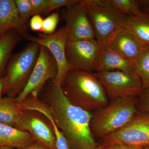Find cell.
I'll list each match as a JSON object with an SVG mask.
<instances>
[{
    "mask_svg": "<svg viewBox=\"0 0 149 149\" xmlns=\"http://www.w3.org/2000/svg\"><path fill=\"white\" fill-rule=\"evenodd\" d=\"M40 95L70 149H97L90 127L93 113L71 104L61 87L54 85L51 80L46 83Z\"/></svg>",
    "mask_w": 149,
    "mask_h": 149,
    "instance_id": "cell-1",
    "label": "cell"
},
{
    "mask_svg": "<svg viewBox=\"0 0 149 149\" xmlns=\"http://www.w3.org/2000/svg\"><path fill=\"white\" fill-rule=\"evenodd\" d=\"M61 87L71 104L87 111L93 113L109 104L103 86L91 71L70 70Z\"/></svg>",
    "mask_w": 149,
    "mask_h": 149,
    "instance_id": "cell-2",
    "label": "cell"
},
{
    "mask_svg": "<svg viewBox=\"0 0 149 149\" xmlns=\"http://www.w3.org/2000/svg\"><path fill=\"white\" fill-rule=\"evenodd\" d=\"M138 97L115 99L103 108L93 112L90 123L95 139H102L125 127L136 113Z\"/></svg>",
    "mask_w": 149,
    "mask_h": 149,
    "instance_id": "cell-3",
    "label": "cell"
},
{
    "mask_svg": "<svg viewBox=\"0 0 149 149\" xmlns=\"http://www.w3.org/2000/svg\"><path fill=\"white\" fill-rule=\"evenodd\" d=\"M93 28L95 39L107 45L123 27L126 16L113 5L110 0H80Z\"/></svg>",
    "mask_w": 149,
    "mask_h": 149,
    "instance_id": "cell-4",
    "label": "cell"
},
{
    "mask_svg": "<svg viewBox=\"0 0 149 149\" xmlns=\"http://www.w3.org/2000/svg\"><path fill=\"white\" fill-rule=\"evenodd\" d=\"M40 52V46L30 42L13 56L7 66L5 74L4 94L15 98L25 89Z\"/></svg>",
    "mask_w": 149,
    "mask_h": 149,
    "instance_id": "cell-5",
    "label": "cell"
},
{
    "mask_svg": "<svg viewBox=\"0 0 149 149\" xmlns=\"http://www.w3.org/2000/svg\"><path fill=\"white\" fill-rule=\"evenodd\" d=\"M95 74L111 101L120 98L138 97L144 89L136 74L120 70L101 71Z\"/></svg>",
    "mask_w": 149,
    "mask_h": 149,
    "instance_id": "cell-6",
    "label": "cell"
},
{
    "mask_svg": "<svg viewBox=\"0 0 149 149\" xmlns=\"http://www.w3.org/2000/svg\"><path fill=\"white\" fill-rule=\"evenodd\" d=\"M58 72V67L54 58L47 48L40 46V52L31 77L24 91L15 100L22 103L27 96L39 97L48 81H54Z\"/></svg>",
    "mask_w": 149,
    "mask_h": 149,
    "instance_id": "cell-7",
    "label": "cell"
},
{
    "mask_svg": "<svg viewBox=\"0 0 149 149\" xmlns=\"http://www.w3.org/2000/svg\"><path fill=\"white\" fill-rule=\"evenodd\" d=\"M102 140L103 144H120L138 149L149 147V115L137 112L125 127Z\"/></svg>",
    "mask_w": 149,
    "mask_h": 149,
    "instance_id": "cell-8",
    "label": "cell"
},
{
    "mask_svg": "<svg viewBox=\"0 0 149 149\" xmlns=\"http://www.w3.org/2000/svg\"><path fill=\"white\" fill-rule=\"evenodd\" d=\"M30 134L33 140L49 149H57L54 130L49 120L40 112L22 110L20 120L16 127Z\"/></svg>",
    "mask_w": 149,
    "mask_h": 149,
    "instance_id": "cell-9",
    "label": "cell"
},
{
    "mask_svg": "<svg viewBox=\"0 0 149 149\" xmlns=\"http://www.w3.org/2000/svg\"><path fill=\"white\" fill-rule=\"evenodd\" d=\"M102 46L95 39L67 43L65 55L70 70L95 71Z\"/></svg>",
    "mask_w": 149,
    "mask_h": 149,
    "instance_id": "cell-10",
    "label": "cell"
},
{
    "mask_svg": "<svg viewBox=\"0 0 149 149\" xmlns=\"http://www.w3.org/2000/svg\"><path fill=\"white\" fill-rule=\"evenodd\" d=\"M40 46L47 48L50 52L58 67V72L56 79L52 83L57 87H61L68 72L70 70L65 55L67 42V30L65 26L61 27L52 35L39 33L37 37L32 36L29 40Z\"/></svg>",
    "mask_w": 149,
    "mask_h": 149,
    "instance_id": "cell-11",
    "label": "cell"
},
{
    "mask_svg": "<svg viewBox=\"0 0 149 149\" xmlns=\"http://www.w3.org/2000/svg\"><path fill=\"white\" fill-rule=\"evenodd\" d=\"M61 13L67 30V44L95 39L89 17L80 1L71 6L63 8Z\"/></svg>",
    "mask_w": 149,
    "mask_h": 149,
    "instance_id": "cell-12",
    "label": "cell"
},
{
    "mask_svg": "<svg viewBox=\"0 0 149 149\" xmlns=\"http://www.w3.org/2000/svg\"><path fill=\"white\" fill-rule=\"evenodd\" d=\"M107 45L133 63L146 47L133 32L125 27H121Z\"/></svg>",
    "mask_w": 149,
    "mask_h": 149,
    "instance_id": "cell-13",
    "label": "cell"
},
{
    "mask_svg": "<svg viewBox=\"0 0 149 149\" xmlns=\"http://www.w3.org/2000/svg\"><path fill=\"white\" fill-rule=\"evenodd\" d=\"M11 29L28 41L32 37L19 17L14 0H0V37Z\"/></svg>",
    "mask_w": 149,
    "mask_h": 149,
    "instance_id": "cell-14",
    "label": "cell"
},
{
    "mask_svg": "<svg viewBox=\"0 0 149 149\" xmlns=\"http://www.w3.org/2000/svg\"><path fill=\"white\" fill-rule=\"evenodd\" d=\"M120 70L136 74L134 63L128 58L112 50L107 45H102L96 65V72Z\"/></svg>",
    "mask_w": 149,
    "mask_h": 149,
    "instance_id": "cell-15",
    "label": "cell"
},
{
    "mask_svg": "<svg viewBox=\"0 0 149 149\" xmlns=\"http://www.w3.org/2000/svg\"><path fill=\"white\" fill-rule=\"evenodd\" d=\"M123 27L130 29L144 45L149 46V5L144 0V5L140 12L126 16Z\"/></svg>",
    "mask_w": 149,
    "mask_h": 149,
    "instance_id": "cell-16",
    "label": "cell"
},
{
    "mask_svg": "<svg viewBox=\"0 0 149 149\" xmlns=\"http://www.w3.org/2000/svg\"><path fill=\"white\" fill-rule=\"evenodd\" d=\"M33 142V138L28 132L0 122V146H11L18 149Z\"/></svg>",
    "mask_w": 149,
    "mask_h": 149,
    "instance_id": "cell-17",
    "label": "cell"
},
{
    "mask_svg": "<svg viewBox=\"0 0 149 149\" xmlns=\"http://www.w3.org/2000/svg\"><path fill=\"white\" fill-rule=\"evenodd\" d=\"M22 39L14 29L0 37V78L4 76L12 51Z\"/></svg>",
    "mask_w": 149,
    "mask_h": 149,
    "instance_id": "cell-18",
    "label": "cell"
},
{
    "mask_svg": "<svg viewBox=\"0 0 149 149\" xmlns=\"http://www.w3.org/2000/svg\"><path fill=\"white\" fill-rule=\"evenodd\" d=\"M22 113L15 98L6 97L0 101V122L16 128Z\"/></svg>",
    "mask_w": 149,
    "mask_h": 149,
    "instance_id": "cell-19",
    "label": "cell"
},
{
    "mask_svg": "<svg viewBox=\"0 0 149 149\" xmlns=\"http://www.w3.org/2000/svg\"><path fill=\"white\" fill-rule=\"evenodd\" d=\"M136 73L142 81L144 89L149 87V46L146 48L134 63Z\"/></svg>",
    "mask_w": 149,
    "mask_h": 149,
    "instance_id": "cell-20",
    "label": "cell"
},
{
    "mask_svg": "<svg viewBox=\"0 0 149 149\" xmlns=\"http://www.w3.org/2000/svg\"><path fill=\"white\" fill-rule=\"evenodd\" d=\"M110 1L116 8L126 16L137 14L140 12L144 5V0H110Z\"/></svg>",
    "mask_w": 149,
    "mask_h": 149,
    "instance_id": "cell-21",
    "label": "cell"
},
{
    "mask_svg": "<svg viewBox=\"0 0 149 149\" xmlns=\"http://www.w3.org/2000/svg\"><path fill=\"white\" fill-rule=\"evenodd\" d=\"M14 2L21 21L28 27L29 19L32 16L31 1L30 0H14Z\"/></svg>",
    "mask_w": 149,
    "mask_h": 149,
    "instance_id": "cell-22",
    "label": "cell"
},
{
    "mask_svg": "<svg viewBox=\"0 0 149 149\" xmlns=\"http://www.w3.org/2000/svg\"><path fill=\"white\" fill-rule=\"evenodd\" d=\"M59 19L58 13L53 12L44 19L42 33L46 35L54 34L55 32Z\"/></svg>",
    "mask_w": 149,
    "mask_h": 149,
    "instance_id": "cell-23",
    "label": "cell"
},
{
    "mask_svg": "<svg viewBox=\"0 0 149 149\" xmlns=\"http://www.w3.org/2000/svg\"><path fill=\"white\" fill-rule=\"evenodd\" d=\"M136 108L139 112L149 115V87L144 89L138 96Z\"/></svg>",
    "mask_w": 149,
    "mask_h": 149,
    "instance_id": "cell-24",
    "label": "cell"
},
{
    "mask_svg": "<svg viewBox=\"0 0 149 149\" xmlns=\"http://www.w3.org/2000/svg\"><path fill=\"white\" fill-rule=\"evenodd\" d=\"M80 0H47L45 13H49L59 8L68 7L80 2Z\"/></svg>",
    "mask_w": 149,
    "mask_h": 149,
    "instance_id": "cell-25",
    "label": "cell"
},
{
    "mask_svg": "<svg viewBox=\"0 0 149 149\" xmlns=\"http://www.w3.org/2000/svg\"><path fill=\"white\" fill-rule=\"evenodd\" d=\"M54 130L55 135L56 142V147L57 149H70L68 143L65 137L63 136L61 130H59L54 121L52 118H50Z\"/></svg>",
    "mask_w": 149,
    "mask_h": 149,
    "instance_id": "cell-26",
    "label": "cell"
},
{
    "mask_svg": "<svg viewBox=\"0 0 149 149\" xmlns=\"http://www.w3.org/2000/svg\"><path fill=\"white\" fill-rule=\"evenodd\" d=\"M32 5V16L45 13L47 0H30Z\"/></svg>",
    "mask_w": 149,
    "mask_h": 149,
    "instance_id": "cell-27",
    "label": "cell"
},
{
    "mask_svg": "<svg viewBox=\"0 0 149 149\" xmlns=\"http://www.w3.org/2000/svg\"><path fill=\"white\" fill-rule=\"evenodd\" d=\"M43 21L44 19L40 15H36L32 16L29 22L30 29L34 32L43 33Z\"/></svg>",
    "mask_w": 149,
    "mask_h": 149,
    "instance_id": "cell-28",
    "label": "cell"
},
{
    "mask_svg": "<svg viewBox=\"0 0 149 149\" xmlns=\"http://www.w3.org/2000/svg\"><path fill=\"white\" fill-rule=\"evenodd\" d=\"M97 149H138L118 143L103 144L98 146Z\"/></svg>",
    "mask_w": 149,
    "mask_h": 149,
    "instance_id": "cell-29",
    "label": "cell"
},
{
    "mask_svg": "<svg viewBox=\"0 0 149 149\" xmlns=\"http://www.w3.org/2000/svg\"><path fill=\"white\" fill-rule=\"evenodd\" d=\"M16 149H49L45 146L41 145L37 142H33V143L27 145L22 148Z\"/></svg>",
    "mask_w": 149,
    "mask_h": 149,
    "instance_id": "cell-30",
    "label": "cell"
},
{
    "mask_svg": "<svg viewBox=\"0 0 149 149\" xmlns=\"http://www.w3.org/2000/svg\"><path fill=\"white\" fill-rule=\"evenodd\" d=\"M5 87V81L4 77L0 78V101L3 99V95L4 94Z\"/></svg>",
    "mask_w": 149,
    "mask_h": 149,
    "instance_id": "cell-31",
    "label": "cell"
},
{
    "mask_svg": "<svg viewBox=\"0 0 149 149\" xmlns=\"http://www.w3.org/2000/svg\"><path fill=\"white\" fill-rule=\"evenodd\" d=\"M15 148L11 146H0V149H14Z\"/></svg>",
    "mask_w": 149,
    "mask_h": 149,
    "instance_id": "cell-32",
    "label": "cell"
},
{
    "mask_svg": "<svg viewBox=\"0 0 149 149\" xmlns=\"http://www.w3.org/2000/svg\"><path fill=\"white\" fill-rule=\"evenodd\" d=\"M144 149H149V147H148V148H146Z\"/></svg>",
    "mask_w": 149,
    "mask_h": 149,
    "instance_id": "cell-33",
    "label": "cell"
},
{
    "mask_svg": "<svg viewBox=\"0 0 149 149\" xmlns=\"http://www.w3.org/2000/svg\"><path fill=\"white\" fill-rule=\"evenodd\" d=\"M148 3L149 5V0H148Z\"/></svg>",
    "mask_w": 149,
    "mask_h": 149,
    "instance_id": "cell-34",
    "label": "cell"
}]
</instances>
